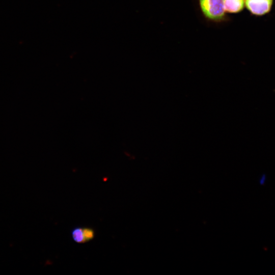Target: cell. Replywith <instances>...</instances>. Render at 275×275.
I'll return each mask as SVG.
<instances>
[{
  "instance_id": "cell-1",
  "label": "cell",
  "mask_w": 275,
  "mask_h": 275,
  "mask_svg": "<svg viewBox=\"0 0 275 275\" xmlns=\"http://www.w3.org/2000/svg\"><path fill=\"white\" fill-rule=\"evenodd\" d=\"M204 15L212 20H220L225 12L224 0H199Z\"/></svg>"
},
{
  "instance_id": "cell-2",
  "label": "cell",
  "mask_w": 275,
  "mask_h": 275,
  "mask_svg": "<svg viewBox=\"0 0 275 275\" xmlns=\"http://www.w3.org/2000/svg\"><path fill=\"white\" fill-rule=\"evenodd\" d=\"M272 0H245V5L253 14L263 15L270 9Z\"/></svg>"
},
{
  "instance_id": "cell-3",
  "label": "cell",
  "mask_w": 275,
  "mask_h": 275,
  "mask_svg": "<svg viewBox=\"0 0 275 275\" xmlns=\"http://www.w3.org/2000/svg\"><path fill=\"white\" fill-rule=\"evenodd\" d=\"M226 11L230 13H237L244 7V0H224Z\"/></svg>"
},
{
  "instance_id": "cell-4",
  "label": "cell",
  "mask_w": 275,
  "mask_h": 275,
  "mask_svg": "<svg viewBox=\"0 0 275 275\" xmlns=\"http://www.w3.org/2000/svg\"><path fill=\"white\" fill-rule=\"evenodd\" d=\"M71 236L73 241L76 243H85L82 227L74 228L71 231Z\"/></svg>"
},
{
  "instance_id": "cell-5",
  "label": "cell",
  "mask_w": 275,
  "mask_h": 275,
  "mask_svg": "<svg viewBox=\"0 0 275 275\" xmlns=\"http://www.w3.org/2000/svg\"><path fill=\"white\" fill-rule=\"evenodd\" d=\"M83 232L85 242L91 241L95 237V231L91 228L83 227Z\"/></svg>"
}]
</instances>
